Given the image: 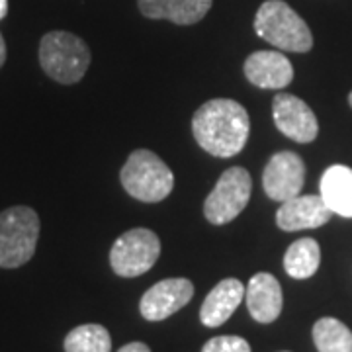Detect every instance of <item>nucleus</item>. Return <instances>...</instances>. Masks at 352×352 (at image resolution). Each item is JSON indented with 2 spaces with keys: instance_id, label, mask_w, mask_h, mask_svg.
<instances>
[{
  "instance_id": "f257e3e1",
  "label": "nucleus",
  "mask_w": 352,
  "mask_h": 352,
  "mask_svg": "<svg viewBox=\"0 0 352 352\" xmlns=\"http://www.w3.org/2000/svg\"><path fill=\"white\" fill-rule=\"evenodd\" d=\"M192 133L201 149L212 157H235L249 141V112L239 102L214 98L196 110L192 118Z\"/></svg>"
},
{
  "instance_id": "f03ea898",
  "label": "nucleus",
  "mask_w": 352,
  "mask_h": 352,
  "mask_svg": "<svg viewBox=\"0 0 352 352\" xmlns=\"http://www.w3.org/2000/svg\"><path fill=\"white\" fill-rule=\"evenodd\" d=\"M254 32L280 51L305 53L314 47L309 25L284 0H264L254 16Z\"/></svg>"
},
{
  "instance_id": "7ed1b4c3",
  "label": "nucleus",
  "mask_w": 352,
  "mask_h": 352,
  "mask_svg": "<svg viewBox=\"0 0 352 352\" xmlns=\"http://www.w3.org/2000/svg\"><path fill=\"white\" fill-rule=\"evenodd\" d=\"M90 50L82 39L63 30L45 34L39 41V65L55 82L75 85L87 75Z\"/></svg>"
},
{
  "instance_id": "20e7f679",
  "label": "nucleus",
  "mask_w": 352,
  "mask_h": 352,
  "mask_svg": "<svg viewBox=\"0 0 352 352\" xmlns=\"http://www.w3.org/2000/svg\"><path fill=\"white\" fill-rule=\"evenodd\" d=\"M120 180L131 198L145 204L163 201L175 188L173 170L149 149H138L127 157Z\"/></svg>"
},
{
  "instance_id": "39448f33",
  "label": "nucleus",
  "mask_w": 352,
  "mask_h": 352,
  "mask_svg": "<svg viewBox=\"0 0 352 352\" xmlns=\"http://www.w3.org/2000/svg\"><path fill=\"white\" fill-rule=\"evenodd\" d=\"M39 227V215L28 206H12L0 214V268H18L32 261Z\"/></svg>"
},
{
  "instance_id": "423d86ee",
  "label": "nucleus",
  "mask_w": 352,
  "mask_h": 352,
  "mask_svg": "<svg viewBox=\"0 0 352 352\" xmlns=\"http://www.w3.org/2000/svg\"><path fill=\"white\" fill-rule=\"evenodd\" d=\"M252 180L243 166L227 168L204 201V215L214 226L231 223L251 200Z\"/></svg>"
},
{
  "instance_id": "0eeeda50",
  "label": "nucleus",
  "mask_w": 352,
  "mask_h": 352,
  "mask_svg": "<svg viewBox=\"0 0 352 352\" xmlns=\"http://www.w3.org/2000/svg\"><path fill=\"white\" fill-rule=\"evenodd\" d=\"M161 254V241L151 229L138 227L120 235L110 251V264L118 276L135 278L151 270Z\"/></svg>"
},
{
  "instance_id": "6e6552de",
  "label": "nucleus",
  "mask_w": 352,
  "mask_h": 352,
  "mask_svg": "<svg viewBox=\"0 0 352 352\" xmlns=\"http://www.w3.org/2000/svg\"><path fill=\"white\" fill-rule=\"evenodd\" d=\"M305 182V164L294 151H280L270 157L263 170V188L274 201H286L298 196Z\"/></svg>"
},
{
  "instance_id": "1a4fd4ad",
  "label": "nucleus",
  "mask_w": 352,
  "mask_h": 352,
  "mask_svg": "<svg viewBox=\"0 0 352 352\" xmlns=\"http://www.w3.org/2000/svg\"><path fill=\"white\" fill-rule=\"evenodd\" d=\"M194 298V284L186 278H166L147 289L139 302V311L147 321H163L180 311Z\"/></svg>"
},
{
  "instance_id": "9d476101",
  "label": "nucleus",
  "mask_w": 352,
  "mask_h": 352,
  "mask_svg": "<svg viewBox=\"0 0 352 352\" xmlns=\"http://www.w3.org/2000/svg\"><path fill=\"white\" fill-rule=\"evenodd\" d=\"M272 118L276 127L296 143H311L319 133L314 110L298 96L280 92L272 102Z\"/></svg>"
},
{
  "instance_id": "9b49d317",
  "label": "nucleus",
  "mask_w": 352,
  "mask_h": 352,
  "mask_svg": "<svg viewBox=\"0 0 352 352\" xmlns=\"http://www.w3.org/2000/svg\"><path fill=\"white\" fill-rule=\"evenodd\" d=\"M331 210L323 201L321 194L314 196H294L282 201L276 212V226L282 231H302V229H317L325 226L331 219Z\"/></svg>"
},
{
  "instance_id": "f8f14e48",
  "label": "nucleus",
  "mask_w": 352,
  "mask_h": 352,
  "mask_svg": "<svg viewBox=\"0 0 352 352\" xmlns=\"http://www.w3.org/2000/svg\"><path fill=\"white\" fill-rule=\"evenodd\" d=\"M249 82L266 90H282L294 78V67L280 51H254L245 61Z\"/></svg>"
},
{
  "instance_id": "ddd939ff",
  "label": "nucleus",
  "mask_w": 352,
  "mask_h": 352,
  "mask_svg": "<svg viewBox=\"0 0 352 352\" xmlns=\"http://www.w3.org/2000/svg\"><path fill=\"white\" fill-rule=\"evenodd\" d=\"M245 302L254 321L272 323L282 314V286L272 274L258 272L249 280V286H245Z\"/></svg>"
},
{
  "instance_id": "4468645a",
  "label": "nucleus",
  "mask_w": 352,
  "mask_h": 352,
  "mask_svg": "<svg viewBox=\"0 0 352 352\" xmlns=\"http://www.w3.org/2000/svg\"><path fill=\"white\" fill-rule=\"evenodd\" d=\"M245 300V286L237 278L221 280L206 296L200 307V319L206 327H219L237 311L239 303Z\"/></svg>"
},
{
  "instance_id": "2eb2a0df",
  "label": "nucleus",
  "mask_w": 352,
  "mask_h": 352,
  "mask_svg": "<svg viewBox=\"0 0 352 352\" xmlns=\"http://www.w3.org/2000/svg\"><path fill=\"white\" fill-rule=\"evenodd\" d=\"M214 0H138V6L145 18L168 20L178 25H192L204 20Z\"/></svg>"
},
{
  "instance_id": "dca6fc26",
  "label": "nucleus",
  "mask_w": 352,
  "mask_h": 352,
  "mask_svg": "<svg viewBox=\"0 0 352 352\" xmlns=\"http://www.w3.org/2000/svg\"><path fill=\"white\" fill-rule=\"evenodd\" d=\"M321 198L333 214L352 217V168L333 164L321 176Z\"/></svg>"
},
{
  "instance_id": "f3484780",
  "label": "nucleus",
  "mask_w": 352,
  "mask_h": 352,
  "mask_svg": "<svg viewBox=\"0 0 352 352\" xmlns=\"http://www.w3.org/2000/svg\"><path fill=\"white\" fill-rule=\"evenodd\" d=\"M321 264V249L319 243L311 237L294 241L284 254V270L288 276L296 280L311 278Z\"/></svg>"
},
{
  "instance_id": "a211bd4d",
  "label": "nucleus",
  "mask_w": 352,
  "mask_h": 352,
  "mask_svg": "<svg viewBox=\"0 0 352 352\" xmlns=\"http://www.w3.org/2000/svg\"><path fill=\"white\" fill-rule=\"evenodd\" d=\"M314 342L319 352H352V331L335 317H321L314 325Z\"/></svg>"
},
{
  "instance_id": "6ab92c4d",
  "label": "nucleus",
  "mask_w": 352,
  "mask_h": 352,
  "mask_svg": "<svg viewBox=\"0 0 352 352\" xmlns=\"http://www.w3.org/2000/svg\"><path fill=\"white\" fill-rule=\"evenodd\" d=\"M65 352H112L108 329L98 323L78 325L65 337Z\"/></svg>"
},
{
  "instance_id": "aec40b11",
  "label": "nucleus",
  "mask_w": 352,
  "mask_h": 352,
  "mask_svg": "<svg viewBox=\"0 0 352 352\" xmlns=\"http://www.w3.org/2000/svg\"><path fill=\"white\" fill-rule=\"evenodd\" d=\"M201 352H251V344L237 335H221L208 340Z\"/></svg>"
},
{
  "instance_id": "412c9836",
  "label": "nucleus",
  "mask_w": 352,
  "mask_h": 352,
  "mask_svg": "<svg viewBox=\"0 0 352 352\" xmlns=\"http://www.w3.org/2000/svg\"><path fill=\"white\" fill-rule=\"evenodd\" d=\"M118 352H151V349L145 342H129L126 346H122Z\"/></svg>"
},
{
  "instance_id": "4be33fe9",
  "label": "nucleus",
  "mask_w": 352,
  "mask_h": 352,
  "mask_svg": "<svg viewBox=\"0 0 352 352\" xmlns=\"http://www.w3.org/2000/svg\"><path fill=\"white\" fill-rule=\"evenodd\" d=\"M4 61H6V43H4L2 34H0V67L4 65Z\"/></svg>"
},
{
  "instance_id": "5701e85b",
  "label": "nucleus",
  "mask_w": 352,
  "mask_h": 352,
  "mask_svg": "<svg viewBox=\"0 0 352 352\" xmlns=\"http://www.w3.org/2000/svg\"><path fill=\"white\" fill-rule=\"evenodd\" d=\"M8 14V0H0V20H4Z\"/></svg>"
},
{
  "instance_id": "b1692460",
  "label": "nucleus",
  "mask_w": 352,
  "mask_h": 352,
  "mask_svg": "<svg viewBox=\"0 0 352 352\" xmlns=\"http://www.w3.org/2000/svg\"><path fill=\"white\" fill-rule=\"evenodd\" d=\"M349 104H351V108H352V92L349 94Z\"/></svg>"
}]
</instances>
